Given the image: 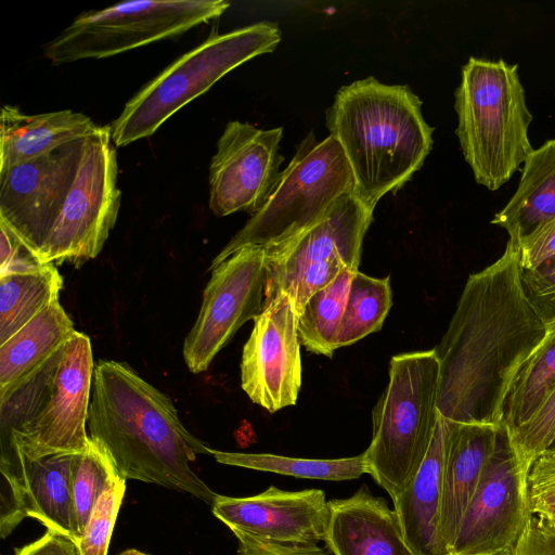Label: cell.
<instances>
[{
  "label": "cell",
  "instance_id": "cell-2",
  "mask_svg": "<svg viewBox=\"0 0 555 555\" xmlns=\"http://www.w3.org/2000/svg\"><path fill=\"white\" fill-rule=\"evenodd\" d=\"M87 426L121 478L214 504L218 494L190 466L198 454L211 455V449L183 426L170 398L128 364H95Z\"/></svg>",
  "mask_w": 555,
  "mask_h": 555
},
{
  "label": "cell",
  "instance_id": "cell-42",
  "mask_svg": "<svg viewBox=\"0 0 555 555\" xmlns=\"http://www.w3.org/2000/svg\"><path fill=\"white\" fill-rule=\"evenodd\" d=\"M545 451H555V437Z\"/></svg>",
  "mask_w": 555,
  "mask_h": 555
},
{
  "label": "cell",
  "instance_id": "cell-12",
  "mask_svg": "<svg viewBox=\"0 0 555 555\" xmlns=\"http://www.w3.org/2000/svg\"><path fill=\"white\" fill-rule=\"evenodd\" d=\"M529 466L516 452L502 423L495 447L465 509L450 555H478L513 548L528 517Z\"/></svg>",
  "mask_w": 555,
  "mask_h": 555
},
{
  "label": "cell",
  "instance_id": "cell-3",
  "mask_svg": "<svg viewBox=\"0 0 555 555\" xmlns=\"http://www.w3.org/2000/svg\"><path fill=\"white\" fill-rule=\"evenodd\" d=\"M408 86L367 77L343 86L326 111V128L352 171L353 193L372 210L403 186L431 151L434 128Z\"/></svg>",
  "mask_w": 555,
  "mask_h": 555
},
{
  "label": "cell",
  "instance_id": "cell-1",
  "mask_svg": "<svg viewBox=\"0 0 555 555\" xmlns=\"http://www.w3.org/2000/svg\"><path fill=\"white\" fill-rule=\"evenodd\" d=\"M518 245L468 276L440 343L437 408L446 420L500 426L509 387L551 336L525 295Z\"/></svg>",
  "mask_w": 555,
  "mask_h": 555
},
{
  "label": "cell",
  "instance_id": "cell-5",
  "mask_svg": "<svg viewBox=\"0 0 555 555\" xmlns=\"http://www.w3.org/2000/svg\"><path fill=\"white\" fill-rule=\"evenodd\" d=\"M439 360L434 349L393 356L389 380L372 411L363 452L366 474L395 500L423 463L439 417Z\"/></svg>",
  "mask_w": 555,
  "mask_h": 555
},
{
  "label": "cell",
  "instance_id": "cell-32",
  "mask_svg": "<svg viewBox=\"0 0 555 555\" xmlns=\"http://www.w3.org/2000/svg\"><path fill=\"white\" fill-rule=\"evenodd\" d=\"M509 437L518 455L530 467L555 437V390L533 418Z\"/></svg>",
  "mask_w": 555,
  "mask_h": 555
},
{
  "label": "cell",
  "instance_id": "cell-38",
  "mask_svg": "<svg viewBox=\"0 0 555 555\" xmlns=\"http://www.w3.org/2000/svg\"><path fill=\"white\" fill-rule=\"evenodd\" d=\"M237 555H330L318 545H284L235 532Z\"/></svg>",
  "mask_w": 555,
  "mask_h": 555
},
{
  "label": "cell",
  "instance_id": "cell-40",
  "mask_svg": "<svg viewBox=\"0 0 555 555\" xmlns=\"http://www.w3.org/2000/svg\"><path fill=\"white\" fill-rule=\"evenodd\" d=\"M119 555H150V554H146V553L140 552V551H138V550L130 548V550H126V551H124V552H122V553H120Z\"/></svg>",
  "mask_w": 555,
  "mask_h": 555
},
{
  "label": "cell",
  "instance_id": "cell-16",
  "mask_svg": "<svg viewBox=\"0 0 555 555\" xmlns=\"http://www.w3.org/2000/svg\"><path fill=\"white\" fill-rule=\"evenodd\" d=\"M298 315L289 297L279 293L263 306L243 348L241 386L270 413L296 404L301 386Z\"/></svg>",
  "mask_w": 555,
  "mask_h": 555
},
{
  "label": "cell",
  "instance_id": "cell-31",
  "mask_svg": "<svg viewBox=\"0 0 555 555\" xmlns=\"http://www.w3.org/2000/svg\"><path fill=\"white\" fill-rule=\"evenodd\" d=\"M125 490L126 479L121 478L100 496L83 534L76 543L79 555H107Z\"/></svg>",
  "mask_w": 555,
  "mask_h": 555
},
{
  "label": "cell",
  "instance_id": "cell-7",
  "mask_svg": "<svg viewBox=\"0 0 555 555\" xmlns=\"http://www.w3.org/2000/svg\"><path fill=\"white\" fill-rule=\"evenodd\" d=\"M351 168L338 141L310 132L263 206L214 258L209 270L244 246H279L323 219L346 193L353 192Z\"/></svg>",
  "mask_w": 555,
  "mask_h": 555
},
{
  "label": "cell",
  "instance_id": "cell-34",
  "mask_svg": "<svg viewBox=\"0 0 555 555\" xmlns=\"http://www.w3.org/2000/svg\"><path fill=\"white\" fill-rule=\"evenodd\" d=\"M527 486L530 514L555 520V451H544L531 463Z\"/></svg>",
  "mask_w": 555,
  "mask_h": 555
},
{
  "label": "cell",
  "instance_id": "cell-24",
  "mask_svg": "<svg viewBox=\"0 0 555 555\" xmlns=\"http://www.w3.org/2000/svg\"><path fill=\"white\" fill-rule=\"evenodd\" d=\"M59 298L0 345V392L49 360L75 333Z\"/></svg>",
  "mask_w": 555,
  "mask_h": 555
},
{
  "label": "cell",
  "instance_id": "cell-30",
  "mask_svg": "<svg viewBox=\"0 0 555 555\" xmlns=\"http://www.w3.org/2000/svg\"><path fill=\"white\" fill-rule=\"evenodd\" d=\"M119 479L106 452L92 439L83 452L73 454L72 482L79 539L100 496Z\"/></svg>",
  "mask_w": 555,
  "mask_h": 555
},
{
  "label": "cell",
  "instance_id": "cell-17",
  "mask_svg": "<svg viewBox=\"0 0 555 555\" xmlns=\"http://www.w3.org/2000/svg\"><path fill=\"white\" fill-rule=\"evenodd\" d=\"M211 511L233 533L284 545L324 541L331 516L324 491H285L274 486L246 498L218 494Z\"/></svg>",
  "mask_w": 555,
  "mask_h": 555
},
{
  "label": "cell",
  "instance_id": "cell-8",
  "mask_svg": "<svg viewBox=\"0 0 555 555\" xmlns=\"http://www.w3.org/2000/svg\"><path fill=\"white\" fill-rule=\"evenodd\" d=\"M94 369L90 339L76 331L62 347L35 418L10 443L0 447L2 483L17 495L24 488L25 461L87 449Z\"/></svg>",
  "mask_w": 555,
  "mask_h": 555
},
{
  "label": "cell",
  "instance_id": "cell-39",
  "mask_svg": "<svg viewBox=\"0 0 555 555\" xmlns=\"http://www.w3.org/2000/svg\"><path fill=\"white\" fill-rule=\"evenodd\" d=\"M14 555H79L75 541L53 530L37 541L15 550Z\"/></svg>",
  "mask_w": 555,
  "mask_h": 555
},
{
  "label": "cell",
  "instance_id": "cell-21",
  "mask_svg": "<svg viewBox=\"0 0 555 555\" xmlns=\"http://www.w3.org/2000/svg\"><path fill=\"white\" fill-rule=\"evenodd\" d=\"M98 128L90 117L70 109L28 115L5 104L0 116V170L87 138Z\"/></svg>",
  "mask_w": 555,
  "mask_h": 555
},
{
  "label": "cell",
  "instance_id": "cell-41",
  "mask_svg": "<svg viewBox=\"0 0 555 555\" xmlns=\"http://www.w3.org/2000/svg\"><path fill=\"white\" fill-rule=\"evenodd\" d=\"M478 555H512V548H505V550L494 552V553L478 554Z\"/></svg>",
  "mask_w": 555,
  "mask_h": 555
},
{
  "label": "cell",
  "instance_id": "cell-18",
  "mask_svg": "<svg viewBox=\"0 0 555 555\" xmlns=\"http://www.w3.org/2000/svg\"><path fill=\"white\" fill-rule=\"evenodd\" d=\"M325 544L333 555H416L396 514L366 487L346 499L330 501Z\"/></svg>",
  "mask_w": 555,
  "mask_h": 555
},
{
  "label": "cell",
  "instance_id": "cell-37",
  "mask_svg": "<svg viewBox=\"0 0 555 555\" xmlns=\"http://www.w3.org/2000/svg\"><path fill=\"white\" fill-rule=\"evenodd\" d=\"M521 269H533L555 256V219H552L518 243Z\"/></svg>",
  "mask_w": 555,
  "mask_h": 555
},
{
  "label": "cell",
  "instance_id": "cell-36",
  "mask_svg": "<svg viewBox=\"0 0 555 555\" xmlns=\"http://www.w3.org/2000/svg\"><path fill=\"white\" fill-rule=\"evenodd\" d=\"M42 264L44 263L0 220V275L34 270Z\"/></svg>",
  "mask_w": 555,
  "mask_h": 555
},
{
  "label": "cell",
  "instance_id": "cell-35",
  "mask_svg": "<svg viewBox=\"0 0 555 555\" xmlns=\"http://www.w3.org/2000/svg\"><path fill=\"white\" fill-rule=\"evenodd\" d=\"M512 555H555V520L530 515Z\"/></svg>",
  "mask_w": 555,
  "mask_h": 555
},
{
  "label": "cell",
  "instance_id": "cell-26",
  "mask_svg": "<svg viewBox=\"0 0 555 555\" xmlns=\"http://www.w3.org/2000/svg\"><path fill=\"white\" fill-rule=\"evenodd\" d=\"M555 390V333L516 374L503 405L509 434L530 422Z\"/></svg>",
  "mask_w": 555,
  "mask_h": 555
},
{
  "label": "cell",
  "instance_id": "cell-10",
  "mask_svg": "<svg viewBox=\"0 0 555 555\" xmlns=\"http://www.w3.org/2000/svg\"><path fill=\"white\" fill-rule=\"evenodd\" d=\"M229 5L224 0H145L83 12L46 44L44 55L53 65L108 57L180 36Z\"/></svg>",
  "mask_w": 555,
  "mask_h": 555
},
{
  "label": "cell",
  "instance_id": "cell-20",
  "mask_svg": "<svg viewBox=\"0 0 555 555\" xmlns=\"http://www.w3.org/2000/svg\"><path fill=\"white\" fill-rule=\"evenodd\" d=\"M447 420L439 414L429 450L415 475L392 500L401 531L416 555H450L440 532Z\"/></svg>",
  "mask_w": 555,
  "mask_h": 555
},
{
  "label": "cell",
  "instance_id": "cell-27",
  "mask_svg": "<svg viewBox=\"0 0 555 555\" xmlns=\"http://www.w3.org/2000/svg\"><path fill=\"white\" fill-rule=\"evenodd\" d=\"M218 463L285 476L320 480H350L366 474L364 453L341 459H302L270 453H241L211 449Z\"/></svg>",
  "mask_w": 555,
  "mask_h": 555
},
{
  "label": "cell",
  "instance_id": "cell-28",
  "mask_svg": "<svg viewBox=\"0 0 555 555\" xmlns=\"http://www.w3.org/2000/svg\"><path fill=\"white\" fill-rule=\"evenodd\" d=\"M357 271L359 270L344 269L306 302L298 315L297 331L300 345L308 351L328 358L333 356L350 283Z\"/></svg>",
  "mask_w": 555,
  "mask_h": 555
},
{
  "label": "cell",
  "instance_id": "cell-29",
  "mask_svg": "<svg viewBox=\"0 0 555 555\" xmlns=\"http://www.w3.org/2000/svg\"><path fill=\"white\" fill-rule=\"evenodd\" d=\"M391 296L389 276L377 279L357 271L336 334L335 350L379 331L392 305Z\"/></svg>",
  "mask_w": 555,
  "mask_h": 555
},
{
  "label": "cell",
  "instance_id": "cell-11",
  "mask_svg": "<svg viewBox=\"0 0 555 555\" xmlns=\"http://www.w3.org/2000/svg\"><path fill=\"white\" fill-rule=\"evenodd\" d=\"M111 126L85 139L73 185L38 258L80 267L102 250L115 225L121 193Z\"/></svg>",
  "mask_w": 555,
  "mask_h": 555
},
{
  "label": "cell",
  "instance_id": "cell-22",
  "mask_svg": "<svg viewBox=\"0 0 555 555\" xmlns=\"http://www.w3.org/2000/svg\"><path fill=\"white\" fill-rule=\"evenodd\" d=\"M555 219V139L545 141L526 158L515 194L491 223L518 243L541 224Z\"/></svg>",
  "mask_w": 555,
  "mask_h": 555
},
{
  "label": "cell",
  "instance_id": "cell-13",
  "mask_svg": "<svg viewBox=\"0 0 555 555\" xmlns=\"http://www.w3.org/2000/svg\"><path fill=\"white\" fill-rule=\"evenodd\" d=\"M197 319L183 344L192 373L206 371L217 353L247 321L263 310L266 251L244 246L214 267Z\"/></svg>",
  "mask_w": 555,
  "mask_h": 555
},
{
  "label": "cell",
  "instance_id": "cell-33",
  "mask_svg": "<svg viewBox=\"0 0 555 555\" xmlns=\"http://www.w3.org/2000/svg\"><path fill=\"white\" fill-rule=\"evenodd\" d=\"M521 285L529 302L550 335L555 333V256L533 269L520 270Z\"/></svg>",
  "mask_w": 555,
  "mask_h": 555
},
{
  "label": "cell",
  "instance_id": "cell-4",
  "mask_svg": "<svg viewBox=\"0 0 555 555\" xmlns=\"http://www.w3.org/2000/svg\"><path fill=\"white\" fill-rule=\"evenodd\" d=\"M455 133L475 181L496 191L534 150L517 64L469 57L454 92Z\"/></svg>",
  "mask_w": 555,
  "mask_h": 555
},
{
  "label": "cell",
  "instance_id": "cell-23",
  "mask_svg": "<svg viewBox=\"0 0 555 555\" xmlns=\"http://www.w3.org/2000/svg\"><path fill=\"white\" fill-rule=\"evenodd\" d=\"M73 454L61 453L25 461L23 505L27 517L77 543Z\"/></svg>",
  "mask_w": 555,
  "mask_h": 555
},
{
  "label": "cell",
  "instance_id": "cell-15",
  "mask_svg": "<svg viewBox=\"0 0 555 555\" xmlns=\"http://www.w3.org/2000/svg\"><path fill=\"white\" fill-rule=\"evenodd\" d=\"M283 128L259 129L248 122L227 124L209 167V208L217 217L236 211L255 215L279 177Z\"/></svg>",
  "mask_w": 555,
  "mask_h": 555
},
{
  "label": "cell",
  "instance_id": "cell-9",
  "mask_svg": "<svg viewBox=\"0 0 555 555\" xmlns=\"http://www.w3.org/2000/svg\"><path fill=\"white\" fill-rule=\"evenodd\" d=\"M373 210L344 194L318 223L266 251L264 305L286 294L299 315L310 298L344 269L358 270Z\"/></svg>",
  "mask_w": 555,
  "mask_h": 555
},
{
  "label": "cell",
  "instance_id": "cell-19",
  "mask_svg": "<svg viewBox=\"0 0 555 555\" xmlns=\"http://www.w3.org/2000/svg\"><path fill=\"white\" fill-rule=\"evenodd\" d=\"M447 426L440 532L450 552L465 509L495 447L500 426L449 420Z\"/></svg>",
  "mask_w": 555,
  "mask_h": 555
},
{
  "label": "cell",
  "instance_id": "cell-6",
  "mask_svg": "<svg viewBox=\"0 0 555 555\" xmlns=\"http://www.w3.org/2000/svg\"><path fill=\"white\" fill-rule=\"evenodd\" d=\"M282 38L278 25L258 22L214 34L144 85L111 125L115 146L151 137L171 115L209 90L246 61L273 52Z\"/></svg>",
  "mask_w": 555,
  "mask_h": 555
},
{
  "label": "cell",
  "instance_id": "cell-25",
  "mask_svg": "<svg viewBox=\"0 0 555 555\" xmlns=\"http://www.w3.org/2000/svg\"><path fill=\"white\" fill-rule=\"evenodd\" d=\"M62 288L54 263L0 275V345L57 299Z\"/></svg>",
  "mask_w": 555,
  "mask_h": 555
},
{
  "label": "cell",
  "instance_id": "cell-14",
  "mask_svg": "<svg viewBox=\"0 0 555 555\" xmlns=\"http://www.w3.org/2000/svg\"><path fill=\"white\" fill-rule=\"evenodd\" d=\"M85 139L0 170V220L37 257L73 185Z\"/></svg>",
  "mask_w": 555,
  "mask_h": 555
}]
</instances>
